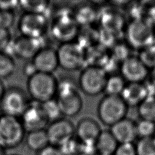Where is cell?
I'll use <instances>...</instances> for the list:
<instances>
[{"instance_id":"cell-1","label":"cell","mask_w":155,"mask_h":155,"mask_svg":"<svg viewBox=\"0 0 155 155\" xmlns=\"http://www.w3.org/2000/svg\"><path fill=\"white\" fill-rule=\"evenodd\" d=\"M62 115L68 117L78 114L82 108L83 102L78 87L71 79H65L58 82L55 96Z\"/></svg>"},{"instance_id":"cell-2","label":"cell","mask_w":155,"mask_h":155,"mask_svg":"<svg viewBox=\"0 0 155 155\" xmlns=\"http://www.w3.org/2000/svg\"><path fill=\"white\" fill-rule=\"evenodd\" d=\"M58 84L53 74L37 72L28 78L27 90L31 97L41 104L55 98Z\"/></svg>"},{"instance_id":"cell-3","label":"cell","mask_w":155,"mask_h":155,"mask_svg":"<svg viewBox=\"0 0 155 155\" xmlns=\"http://www.w3.org/2000/svg\"><path fill=\"white\" fill-rule=\"evenodd\" d=\"M127 108L120 96L105 95L97 106L98 117L104 124L111 127L125 118Z\"/></svg>"},{"instance_id":"cell-4","label":"cell","mask_w":155,"mask_h":155,"mask_svg":"<svg viewBox=\"0 0 155 155\" xmlns=\"http://www.w3.org/2000/svg\"><path fill=\"white\" fill-rule=\"evenodd\" d=\"M25 132L18 117L5 114L0 116V145L4 149L19 145L24 138Z\"/></svg>"},{"instance_id":"cell-5","label":"cell","mask_w":155,"mask_h":155,"mask_svg":"<svg viewBox=\"0 0 155 155\" xmlns=\"http://www.w3.org/2000/svg\"><path fill=\"white\" fill-rule=\"evenodd\" d=\"M108 76L99 66L88 65L82 71L79 78V86L88 96H96L104 91Z\"/></svg>"},{"instance_id":"cell-6","label":"cell","mask_w":155,"mask_h":155,"mask_svg":"<svg viewBox=\"0 0 155 155\" xmlns=\"http://www.w3.org/2000/svg\"><path fill=\"white\" fill-rule=\"evenodd\" d=\"M50 29L53 37L61 44L73 41L79 31L73 12L67 11L59 12L54 16Z\"/></svg>"},{"instance_id":"cell-7","label":"cell","mask_w":155,"mask_h":155,"mask_svg":"<svg viewBox=\"0 0 155 155\" xmlns=\"http://www.w3.org/2000/svg\"><path fill=\"white\" fill-rule=\"evenodd\" d=\"M59 66L68 71L81 68L85 62V50L76 42L61 44L56 50Z\"/></svg>"},{"instance_id":"cell-8","label":"cell","mask_w":155,"mask_h":155,"mask_svg":"<svg viewBox=\"0 0 155 155\" xmlns=\"http://www.w3.org/2000/svg\"><path fill=\"white\" fill-rule=\"evenodd\" d=\"M129 44L135 48L144 49L152 42L154 34L151 24L142 18L133 19L126 30Z\"/></svg>"},{"instance_id":"cell-9","label":"cell","mask_w":155,"mask_h":155,"mask_svg":"<svg viewBox=\"0 0 155 155\" xmlns=\"http://www.w3.org/2000/svg\"><path fill=\"white\" fill-rule=\"evenodd\" d=\"M30 103L25 93L17 87L6 89L0 100V108L3 114L19 117Z\"/></svg>"},{"instance_id":"cell-10","label":"cell","mask_w":155,"mask_h":155,"mask_svg":"<svg viewBox=\"0 0 155 155\" xmlns=\"http://www.w3.org/2000/svg\"><path fill=\"white\" fill-rule=\"evenodd\" d=\"M49 22L46 15L24 13L18 22L21 35L42 39L48 28Z\"/></svg>"},{"instance_id":"cell-11","label":"cell","mask_w":155,"mask_h":155,"mask_svg":"<svg viewBox=\"0 0 155 155\" xmlns=\"http://www.w3.org/2000/svg\"><path fill=\"white\" fill-rule=\"evenodd\" d=\"M45 130L50 144L57 147L73 139L75 134L73 122L64 117L51 122Z\"/></svg>"},{"instance_id":"cell-12","label":"cell","mask_w":155,"mask_h":155,"mask_svg":"<svg viewBox=\"0 0 155 155\" xmlns=\"http://www.w3.org/2000/svg\"><path fill=\"white\" fill-rule=\"evenodd\" d=\"M21 122L25 131L31 132L45 130L48 119L45 114L39 103L31 104L22 114Z\"/></svg>"},{"instance_id":"cell-13","label":"cell","mask_w":155,"mask_h":155,"mask_svg":"<svg viewBox=\"0 0 155 155\" xmlns=\"http://www.w3.org/2000/svg\"><path fill=\"white\" fill-rule=\"evenodd\" d=\"M148 69L139 58L131 56L124 61L120 67L121 76L129 83H142L148 76Z\"/></svg>"},{"instance_id":"cell-14","label":"cell","mask_w":155,"mask_h":155,"mask_svg":"<svg viewBox=\"0 0 155 155\" xmlns=\"http://www.w3.org/2000/svg\"><path fill=\"white\" fill-rule=\"evenodd\" d=\"M13 56L22 59H33L44 47L41 39L23 35L12 40Z\"/></svg>"},{"instance_id":"cell-15","label":"cell","mask_w":155,"mask_h":155,"mask_svg":"<svg viewBox=\"0 0 155 155\" xmlns=\"http://www.w3.org/2000/svg\"><path fill=\"white\" fill-rule=\"evenodd\" d=\"M31 61L38 72L53 74L59 67L57 51L51 47H43Z\"/></svg>"},{"instance_id":"cell-16","label":"cell","mask_w":155,"mask_h":155,"mask_svg":"<svg viewBox=\"0 0 155 155\" xmlns=\"http://www.w3.org/2000/svg\"><path fill=\"white\" fill-rule=\"evenodd\" d=\"M101 131L99 123L91 117L81 119L75 127V134L82 143H95Z\"/></svg>"},{"instance_id":"cell-17","label":"cell","mask_w":155,"mask_h":155,"mask_svg":"<svg viewBox=\"0 0 155 155\" xmlns=\"http://www.w3.org/2000/svg\"><path fill=\"white\" fill-rule=\"evenodd\" d=\"M110 131L119 143H132L137 136L136 124L127 118L111 126Z\"/></svg>"},{"instance_id":"cell-18","label":"cell","mask_w":155,"mask_h":155,"mask_svg":"<svg viewBox=\"0 0 155 155\" xmlns=\"http://www.w3.org/2000/svg\"><path fill=\"white\" fill-rule=\"evenodd\" d=\"M120 96L127 106H139L148 96V91L143 84L130 82L125 85Z\"/></svg>"},{"instance_id":"cell-19","label":"cell","mask_w":155,"mask_h":155,"mask_svg":"<svg viewBox=\"0 0 155 155\" xmlns=\"http://www.w3.org/2000/svg\"><path fill=\"white\" fill-rule=\"evenodd\" d=\"M99 17L101 28L117 35L122 29L124 19L119 13L111 10H106L102 12Z\"/></svg>"},{"instance_id":"cell-20","label":"cell","mask_w":155,"mask_h":155,"mask_svg":"<svg viewBox=\"0 0 155 155\" xmlns=\"http://www.w3.org/2000/svg\"><path fill=\"white\" fill-rule=\"evenodd\" d=\"M95 145L98 154L113 155L118 146V142L110 130H102Z\"/></svg>"},{"instance_id":"cell-21","label":"cell","mask_w":155,"mask_h":155,"mask_svg":"<svg viewBox=\"0 0 155 155\" xmlns=\"http://www.w3.org/2000/svg\"><path fill=\"white\" fill-rule=\"evenodd\" d=\"M74 18L79 25H88L97 18L98 13L94 7L90 4H81L73 12Z\"/></svg>"},{"instance_id":"cell-22","label":"cell","mask_w":155,"mask_h":155,"mask_svg":"<svg viewBox=\"0 0 155 155\" xmlns=\"http://www.w3.org/2000/svg\"><path fill=\"white\" fill-rule=\"evenodd\" d=\"M26 143L30 150L38 152L50 145L45 130L28 132Z\"/></svg>"},{"instance_id":"cell-23","label":"cell","mask_w":155,"mask_h":155,"mask_svg":"<svg viewBox=\"0 0 155 155\" xmlns=\"http://www.w3.org/2000/svg\"><path fill=\"white\" fill-rule=\"evenodd\" d=\"M125 85V80L121 76L112 74L107 78L104 92L106 95L120 96Z\"/></svg>"},{"instance_id":"cell-24","label":"cell","mask_w":155,"mask_h":155,"mask_svg":"<svg viewBox=\"0 0 155 155\" xmlns=\"http://www.w3.org/2000/svg\"><path fill=\"white\" fill-rule=\"evenodd\" d=\"M139 113L142 119L155 123L154 96H148L139 105Z\"/></svg>"},{"instance_id":"cell-25","label":"cell","mask_w":155,"mask_h":155,"mask_svg":"<svg viewBox=\"0 0 155 155\" xmlns=\"http://www.w3.org/2000/svg\"><path fill=\"white\" fill-rule=\"evenodd\" d=\"M49 1H21L19 7L24 13L44 14L49 8Z\"/></svg>"},{"instance_id":"cell-26","label":"cell","mask_w":155,"mask_h":155,"mask_svg":"<svg viewBox=\"0 0 155 155\" xmlns=\"http://www.w3.org/2000/svg\"><path fill=\"white\" fill-rule=\"evenodd\" d=\"M40 105L49 121L53 122L62 118V114L55 98L41 103Z\"/></svg>"},{"instance_id":"cell-27","label":"cell","mask_w":155,"mask_h":155,"mask_svg":"<svg viewBox=\"0 0 155 155\" xmlns=\"http://www.w3.org/2000/svg\"><path fill=\"white\" fill-rule=\"evenodd\" d=\"M15 68L13 58L4 53H0V79L11 76L14 73Z\"/></svg>"},{"instance_id":"cell-28","label":"cell","mask_w":155,"mask_h":155,"mask_svg":"<svg viewBox=\"0 0 155 155\" xmlns=\"http://www.w3.org/2000/svg\"><path fill=\"white\" fill-rule=\"evenodd\" d=\"M136 155H155V140L153 137L142 138L136 147Z\"/></svg>"},{"instance_id":"cell-29","label":"cell","mask_w":155,"mask_h":155,"mask_svg":"<svg viewBox=\"0 0 155 155\" xmlns=\"http://www.w3.org/2000/svg\"><path fill=\"white\" fill-rule=\"evenodd\" d=\"M136 126L137 134L142 138L151 137L155 132V123L142 119Z\"/></svg>"},{"instance_id":"cell-30","label":"cell","mask_w":155,"mask_h":155,"mask_svg":"<svg viewBox=\"0 0 155 155\" xmlns=\"http://www.w3.org/2000/svg\"><path fill=\"white\" fill-rule=\"evenodd\" d=\"M111 55L116 61L122 63L130 56V50L127 45L123 43H116L111 48Z\"/></svg>"},{"instance_id":"cell-31","label":"cell","mask_w":155,"mask_h":155,"mask_svg":"<svg viewBox=\"0 0 155 155\" xmlns=\"http://www.w3.org/2000/svg\"><path fill=\"white\" fill-rule=\"evenodd\" d=\"M116 36L114 33L102 28L98 31V41L104 47L112 48L116 44Z\"/></svg>"},{"instance_id":"cell-32","label":"cell","mask_w":155,"mask_h":155,"mask_svg":"<svg viewBox=\"0 0 155 155\" xmlns=\"http://www.w3.org/2000/svg\"><path fill=\"white\" fill-rule=\"evenodd\" d=\"M79 141L74 139V137L58 147L62 155H73L78 154L79 151Z\"/></svg>"},{"instance_id":"cell-33","label":"cell","mask_w":155,"mask_h":155,"mask_svg":"<svg viewBox=\"0 0 155 155\" xmlns=\"http://www.w3.org/2000/svg\"><path fill=\"white\" fill-rule=\"evenodd\" d=\"M15 15L13 12L0 10V28L8 30L13 25Z\"/></svg>"},{"instance_id":"cell-34","label":"cell","mask_w":155,"mask_h":155,"mask_svg":"<svg viewBox=\"0 0 155 155\" xmlns=\"http://www.w3.org/2000/svg\"><path fill=\"white\" fill-rule=\"evenodd\" d=\"M139 59L148 68H154L155 67V51L148 47L143 49Z\"/></svg>"},{"instance_id":"cell-35","label":"cell","mask_w":155,"mask_h":155,"mask_svg":"<svg viewBox=\"0 0 155 155\" xmlns=\"http://www.w3.org/2000/svg\"><path fill=\"white\" fill-rule=\"evenodd\" d=\"M113 155H136V147L132 143H120Z\"/></svg>"},{"instance_id":"cell-36","label":"cell","mask_w":155,"mask_h":155,"mask_svg":"<svg viewBox=\"0 0 155 155\" xmlns=\"http://www.w3.org/2000/svg\"><path fill=\"white\" fill-rule=\"evenodd\" d=\"M97 153L95 143H87L79 142L78 153L82 155H96Z\"/></svg>"},{"instance_id":"cell-37","label":"cell","mask_w":155,"mask_h":155,"mask_svg":"<svg viewBox=\"0 0 155 155\" xmlns=\"http://www.w3.org/2000/svg\"><path fill=\"white\" fill-rule=\"evenodd\" d=\"M11 41V35L9 30L0 28V53L4 51Z\"/></svg>"},{"instance_id":"cell-38","label":"cell","mask_w":155,"mask_h":155,"mask_svg":"<svg viewBox=\"0 0 155 155\" xmlns=\"http://www.w3.org/2000/svg\"><path fill=\"white\" fill-rule=\"evenodd\" d=\"M18 6L19 1H0V10L13 12Z\"/></svg>"},{"instance_id":"cell-39","label":"cell","mask_w":155,"mask_h":155,"mask_svg":"<svg viewBox=\"0 0 155 155\" xmlns=\"http://www.w3.org/2000/svg\"><path fill=\"white\" fill-rule=\"evenodd\" d=\"M38 155H62V154L58 147L50 144L39 151Z\"/></svg>"},{"instance_id":"cell-40","label":"cell","mask_w":155,"mask_h":155,"mask_svg":"<svg viewBox=\"0 0 155 155\" xmlns=\"http://www.w3.org/2000/svg\"><path fill=\"white\" fill-rule=\"evenodd\" d=\"M37 72H38V71H37V70H36L35 65L32 62V61L27 62L24 66L23 73L28 78L32 76Z\"/></svg>"},{"instance_id":"cell-41","label":"cell","mask_w":155,"mask_h":155,"mask_svg":"<svg viewBox=\"0 0 155 155\" xmlns=\"http://www.w3.org/2000/svg\"><path fill=\"white\" fill-rule=\"evenodd\" d=\"M5 87H4V85L1 79H0V100L1 99L5 91Z\"/></svg>"},{"instance_id":"cell-42","label":"cell","mask_w":155,"mask_h":155,"mask_svg":"<svg viewBox=\"0 0 155 155\" xmlns=\"http://www.w3.org/2000/svg\"><path fill=\"white\" fill-rule=\"evenodd\" d=\"M151 80H152V83L155 86V67L153 68V70L151 72Z\"/></svg>"},{"instance_id":"cell-43","label":"cell","mask_w":155,"mask_h":155,"mask_svg":"<svg viewBox=\"0 0 155 155\" xmlns=\"http://www.w3.org/2000/svg\"><path fill=\"white\" fill-rule=\"evenodd\" d=\"M5 150V149H4L0 145V155H6Z\"/></svg>"},{"instance_id":"cell-44","label":"cell","mask_w":155,"mask_h":155,"mask_svg":"<svg viewBox=\"0 0 155 155\" xmlns=\"http://www.w3.org/2000/svg\"><path fill=\"white\" fill-rule=\"evenodd\" d=\"M97 155H109V154H98Z\"/></svg>"},{"instance_id":"cell-45","label":"cell","mask_w":155,"mask_h":155,"mask_svg":"<svg viewBox=\"0 0 155 155\" xmlns=\"http://www.w3.org/2000/svg\"><path fill=\"white\" fill-rule=\"evenodd\" d=\"M73 155H82V154H79V153H78V154H73Z\"/></svg>"},{"instance_id":"cell-46","label":"cell","mask_w":155,"mask_h":155,"mask_svg":"<svg viewBox=\"0 0 155 155\" xmlns=\"http://www.w3.org/2000/svg\"><path fill=\"white\" fill-rule=\"evenodd\" d=\"M11 155H18V154H11Z\"/></svg>"},{"instance_id":"cell-47","label":"cell","mask_w":155,"mask_h":155,"mask_svg":"<svg viewBox=\"0 0 155 155\" xmlns=\"http://www.w3.org/2000/svg\"><path fill=\"white\" fill-rule=\"evenodd\" d=\"M154 138V140H155V137H153Z\"/></svg>"}]
</instances>
